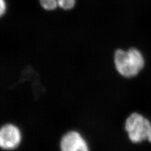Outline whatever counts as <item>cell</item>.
Listing matches in <instances>:
<instances>
[{
  "mask_svg": "<svg viewBox=\"0 0 151 151\" xmlns=\"http://www.w3.org/2000/svg\"><path fill=\"white\" fill-rule=\"evenodd\" d=\"M114 63L118 72L125 77L135 76L145 65L141 53L134 48L127 51L122 49L116 50L114 54Z\"/></svg>",
  "mask_w": 151,
  "mask_h": 151,
  "instance_id": "cell-1",
  "label": "cell"
},
{
  "mask_svg": "<svg viewBox=\"0 0 151 151\" xmlns=\"http://www.w3.org/2000/svg\"><path fill=\"white\" fill-rule=\"evenodd\" d=\"M125 129L130 140L140 143L143 140L151 142V124L150 121L139 114H131L125 122Z\"/></svg>",
  "mask_w": 151,
  "mask_h": 151,
  "instance_id": "cell-2",
  "label": "cell"
},
{
  "mask_svg": "<svg viewBox=\"0 0 151 151\" xmlns=\"http://www.w3.org/2000/svg\"><path fill=\"white\" fill-rule=\"evenodd\" d=\"M21 140L20 132L14 125L7 124L0 131V146L4 150H13L17 147Z\"/></svg>",
  "mask_w": 151,
  "mask_h": 151,
  "instance_id": "cell-3",
  "label": "cell"
},
{
  "mask_svg": "<svg viewBox=\"0 0 151 151\" xmlns=\"http://www.w3.org/2000/svg\"><path fill=\"white\" fill-rule=\"evenodd\" d=\"M61 151H88L86 141L78 132H70L60 142Z\"/></svg>",
  "mask_w": 151,
  "mask_h": 151,
  "instance_id": "cell-4",
  "label": "cell"
},
{
  "mask_svg": "<svg viewBox=\"0 0 151 151\" xmlns=\"http://www.w3.org/2000/svg\"><path fill=\"white\" fill-rule=\"evenodd\" d=\"M41 6L47 11H53L58 7L57 0H39Z\"/></svg>",
  "mask_w": 151,
  "mask_h": 151,
  "instance_id": "cell-5",
  "label": "cell"
},
{
  "mask_svg": "<svg viewBox=\"0 0 151 151\" xmlns=\"http://www.w3.org/2000/svg\"><path fill=\"white\" fill-rule=\"evenodd\" d=\"M58 5L65 10H69L75 5L76 0H57Z\"/></svg>",
  "mask_w": 151,
  "mask_h": 151,
  "instance_id": "cell-6",
  "label": "cell"
},
{
  "mask_svg": "<svg viewBox=\"0 0 151 151\" xmlns=\"http://www.w3.org/2000/svg\"><path fill=\"white\" fill-rule=\"evenodd\" d=\"M0 15L1 16H3L6 11V3L5 0H0Z\"/></svg>",
  "mask_w": 151,
  "mask_h": 151,
  "instance_id": "cell-7",
  "label": "cell"
}]
</instances>
